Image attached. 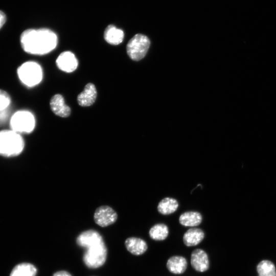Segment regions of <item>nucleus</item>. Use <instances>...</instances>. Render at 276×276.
Returning a JSON list of instances; mask_svg holds the SVG:
<instances>
[{
  "label": "nucleus",
  "instance_id": "8",
  "mask_svg": "<svg viewBox=\"0 0 276 276\" xmlns=\"http://www.w3.org/2000/svg\"><path fill=\"white\" fill-rule=\"evenodd\" d=\"M56 63L60 70L67 73L74 71L78 66L75 56L70 51L61 53L56 59Z\"/></svg>",
  "mask_w": 276,
  "mask_h": 276
},
{
  "label": "nucleus",
  "instance_id": "12",
  "mask_svg": "<svg viewBox=\"0 0 276 276\" xmlns=\"http://www.w3.org/2000/svg\"><path fill=\"white\" fill-rule=\"evenodd\" d=\"M125 245L129 252L136 256L143 254L148 249V245L145 241L137 237L127 238L125 241Z\"/></svg>",
  "mask_w": 276,
  "mask_h": 276
},
{
  "label": "nucleus",
  "instance_id": "1",
  "mask_svg": "<svg viewBox=\"0 0 276 276\" xmlns=\"http://www.w3.org/2000/svg\"><path fill=\"white\" fill-rule=\"evenodd\" d=\"M77 244L85 249L83 262L90 268H97L105 262L107 249L103 237L97 231L88 229L80 233L76 239Z\"/></svg>",
  "mask_w": 276,
  "mask_h": 276
},
{
  "label": "nucleus",
  "instance_id": "21",
  "mask_svg": "<svg viewBox=\"0 0 276 276\" xmlns=\"http://www.w3.org/2000/svg\"><path fill=\"white\" fill-rule=\"evenodd\" d=\"M10 102L11 99L8 94L6 91L0 89V110L7 109Z\"/></svg>",
  "mask_w": 276,
  "mask_h": 276
},
{
  "label": "nucleus",
  "instance_id": "9",
  "mask_svg": "<svg viewBox=\"0 0 276 276\" xmlns=\"http://www.w3.org/2000/svg\"><path fill=\"white\" fill-rule=\"evenodd\" d=\"M191 264L198 272H204L209 268V260L207 254L201 249H196L191 256Z\"/></svg>",
  "mask_w": 276,
  "mask_h": 276
},
{
  "label": "nucleus",
  "instance_id": "11",
  "mask_svg": "<svg viewBox=\"0 0 276 276\" xmlns=\"http://www.w3.org/2000/svg\"><path fill=\"white\" fill-rule=\"evenodd\" d=\"M97 95L95 85L91 83H87L84 90L78 95V103L83 107L89 106L95 103Z\"/></svg>",
  "mask_w": 276,
  "mask_h": 276
},
{
  "label": "nucleus",
  "instance_id": "18",
  "mask_svg": "<svg viewBox=\"0 0 276 276\" xmlns=\"http://www.w3.org/2000/svg\"><path fill=\"white\" fill-rule=\"evenodd\" d=\"M37 271L36 268L33 264L23 263L15 266L10 276H35Z\"/></svg>",
  "mask_w": 276,
  "mask_h": 276
},
{
  "label": "nucleus",
  "instance_id": "22",
  "mask_svg": "<svg viewBox=\"0 0 276 276\" xmlns=\"http://www.w3.org/2000/svg\"><path fill=\"white\" fill-rule=\"evenodd\" d=\"M9 111L7 109L0 110V124L4 123L8 118Z\"/></svg>",
  "mask_w": 276,
  "mask_h": 276
},
{
  "label": "nucleus",
  "instance_id": "3",
  "mask_svg": "<svg viewBox=\"0 0 276 276\" xmlns=\"http://www.w3.org/2000/svg\"><path fill=\"white\" fill-rule=\"evenodd\" d=\"M24 147V142L20 134L12 130L0 131V155L16 156L22 152Z\"/></svg>",
  "mask_w": 276,
  "mask_h": 276
},
{
  "label": "nucleus",
  "instance_id": "7",
  "mask_svg": "<svg viewBox=\"0 0 276 276\" xmlns=\"http://www.w3.org/2000/svg\"><path fill=\"white\" fill-rule=\"evenodd\" d=\"M118 219L115 210L108 205L99 206L95 211L94 219L95 223L101 227H106L113 224Z\"/></svg>",
  "mask_w": 276,
  "mask_h": 276
},
{
  "label": "nucleus",
  "instance_id": "10",
  "mask_svg": "<svg viewBox=\"0 0 276 276\" xmlns=\"http://www.w3.org/2000/svg\"><path fill=\"white\" fill-rule=\"evenodd\" d=\"M50 105L51 110L57 116L66 118L71 114L70 107L65 104L64 98L60 94H56L52 97Z\"/></svg>",
  "mask_w": 276,
  "mask_h": 276
},
{
  "label": "nucleus",
  "instance_id": "2",
  "mask_svg": "<svg viewBox=\"0 0 276 276\" xmlns=\"http://www.w3.org/2000/svg\"><path fill=\"white\" fill-rule=\"evenodd\" d=\"M20 43L27 53L34 55H44L54 50L57 43L56 34L47 28L30 29L21 34Z\"/></svg>",
  "mask_w": 276,
  "mask_h": 276
},
{
  "label": "nucleus",
  "instance_id": "6",
  "mask_svg": "<svg viewBox=\"0 0 276 276\" xmlns=\"http://www.w3.org/2000/svg\"><path fill=\"white\" fill-rule=\"evenodd\" d=\"M150 44V40L146 36L141 34H136L127 44V54L133 60H140L146 55Z\"/></svg>",
  "mask_w": 276,
  "mask_h": 276
},
{
  "label": "nucleus",
  "instance_id": "16",
  "mask_svg": "<svg viewBox=\"0 0 276 276\" xmlns=\"http://www.w3.org/2000/svg\"><path fill=\"white\" fill-rule=\"evenodd\" d=\"M166 266L170 272L174 274H181L187 269V261L183 257L173 256L168 260Z\"/></svg>",
  "mask_w": 276,
  "mask_h": 276
},
{
  "label": "nucleus",
  "instance_id": "24",
  "mask_svg": "<svg viewBox=\"0 0 276 276\" xmlns=\"http://www.w3.org/2000/svg\"><path fill=\"white\" fill-rule=\"evenodd\" d=\"M52 276H72L68 272L66 271H59L53 274Z\"/></svg>",
  "mask_w": 276,
  "mask_h": 276
},
{
  "label": "nucleus",
  "instance_id": "14",
  "mask_svg": "<svg viewBox=\"0 0 276 276\" xmlns=\"http://www.w3.org/2000/svg\"><path fill=\"white\" fill-rule=\"evenodd\" d=\"M124 37L123 31L113 25H108L104 31V38L105 41L112 45H118L121 43Z\"/></svg>",
  "mask_w": 276,
  "mask_h": 276
},
{
  "label": "nucleus",
  "instance_id": "17",
  "mask_svg": "<svg viewBox=\"0 0 276 276\" xmlns=\"http://www.w3.org/2000/svg\"><path fill=\"white\" fill-rule=\"evenodd\" d=\"M179 203L176 199L167 197L162 199L158 202L157 209L160 214L168 215L176 212Z\"/></svg>",
  "mask_w": 276,
  "mask_h": 276
},
{
  "label": "nucleus",
  "instance_id": "15",
  "mask_svg": "<svg viewBox=\"0 0 276 276\" xmlns=\"http://www.w3.org/2000/svg\"><path fill=\"white\" fill-rule=\"evenodd\" d=\"M202 221V215L197 211H187L182 213L179 217L180 224L188 227L198 226L201 223Z\"/></svg>",
  "mask_w": 276,
  "mask_h": 276
},
{
  "label": "nucleus",
  "instance_id": "5",
  "mask_svg": "<svg viewBox=\"0 0 276 276\" xmlns=\"http://www.w3.org/2000/svg\"><path fill=\"white\" fill-rule=\"evenodd\" d=\"M11 130L18 133H30L35 127L34 116L27 110H19L11 117L10 122Z\"/></svg>",
  "mask_w": 276,
  "mask_h": 276
},
{
  "label": "nucleus",
  "instance_id": "20",
  "mask_svg": "<svg viewBox=\"0 0 276 276\" xmlns=\"http://www.w3.org/2000/svg\"><path fill=\"white\" fill-rule=\"evenodd\" d=\"M259 276H276L274 264L268 260L261 261L257 266Z\"/></svg>",
  "mask_w": 276,
  "mask_h": 276
},
{
  "label": "nucleus",
  "instance_id": "23",
  "mask_svg": "<svg viewBox=\"0 0 276 276\" xmlns=\"http://www.w3.org/2000/svg\"><path fill=\"white\" fill-rule=\"evenodd\" d=\"M6 17L5 13L0 10V29L5 23Z\"/></svg>",
  "mask_w": 276,
  "mask_h": 276
},
{
  "label": "nucleus",
  "instance_id": "4",
  "mask_svg": "<svg viewBox=\"0 0 276 276\" xmlns=\"http://www.w3.org/2000/svg\"><path fill=\"white\" fill-rule=\"evenodd\" d=\"M17 74L22 83L29 87L38 84L42 78L40 66L34 61H28L22 64L17 69Z\"/></svg>",
  "mask_w": 276,
  "mask_h": 276
},
{
  "label": "nucleus",
  "instance_id": "13",
  "mask_svg": "<svg viewBox=\"0 0 276 276\" xmlns=\"http://www.w3.org/2000/svg\"><path fill=\"white\" fill-rule=\"evenodd\" d=\"M204 236V233L201 229L191 228L184 234L183 242L187 246H196L203 240Z\"/></svg>",
  "mask_w": 276,
  "mask_h": 276
},
{
  "label": "nucleus",
  "instance_id": "19",
  "mask_svg": "<svg viewBox=\"0 0 276 276\" xmlns=\"http://www.w3.org/2000/svg\"><path fill=\"white\" fill-rule=\"evenodd\" d=\"M150 237L155 241H163L169 235V228L167 225L160 223L154 225L149 231Z\"/></svg>",
  "mask_w": 276,
  "mask_h": 276
}]
</instances>
